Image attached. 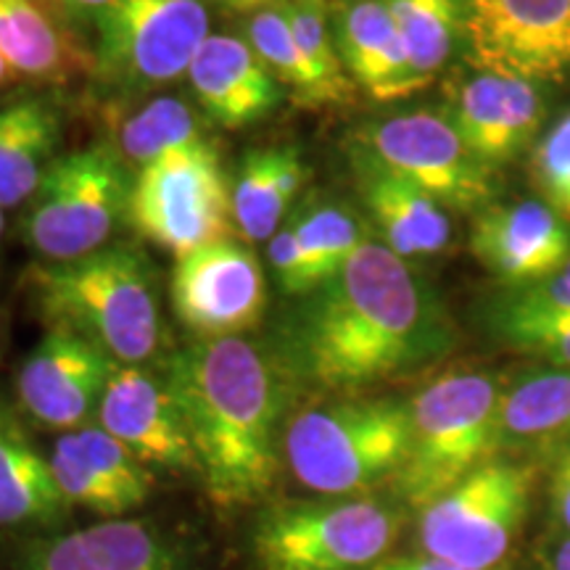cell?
Wrapping results in <instances>:
<instances>
[{
  "label": "cell",
  "instance_id": "cell-43",
  "mask_svg": "<svg viewBox=\"0 0 570 570\" xmlns=\"http://www.w3.org/2000/svg\"><path fill=\"white\" fill-rule=\"evenodd\" d=\"M3 227H6V223H3V209H0V238H3Z\"/></svg>",
  "mask_w": 570,
  "mask_h": 570
},
{
  "label": "cell",
  "instance_id": "cell-1",
  "mask_svg": "<svg viewBox=\"0 0 570 570\" xmlns=\"http://www.w3.org/2000/svg\"><path fill=\"white\" fill-rule=\"evenodd\" d=\"M454 346L458 325L436 285L370 238L336 275L291 298L267 354L288 394H356L436 365Z\"/></svg>",
  "mask_w": 570,
  "mask_h": 570
},
{
  "label": "cell",
  "instance_id": "cell-15",
  "mask_svg": "<svg viewBox=\"0 0 570 570\" xmlns=\"http://www.w3.org/2000/svg\"><path fill=\"white\" fill-rule=\"evenodd\" d=\"M117 365L92 341L63 327H48L19 370L21 407L46 428L80 431L90 415H98L106 383Z\"/></svg>",
  "mask_w": 570,
  "mask_h": 570
},
{
  "label": "cell",
  "instance_id": "cell-12",
  "mask_svg": "<svg viewBox=\"0 0 570 570\" xmlns=\"http://www.w3.org/2000/svg\"><path fill=\"white\" fill-rule=\"evenodd\" d=\"M460 17L470 69L570 82V0H460Z\"/></svg>",
  "mask_w": 570,
  "mask_h": 570
},
{
  "label": "cell",
  "instance_id": "cell-23",
  "mask_svg": "<svg viewBox=\"0 0 570 570\" xmlns=\"http://www.w3.org/2000/svg\"><path fill=\"white\" fill-rule=\"evenodd\" d=\"M306 164L296 146L252 148L233 177V225L246 244H267L302 202Z\"/></svg>",
  "mask_w": 570,
  "mask_h": 570
},
{
  "label": "cell",
  "instance_id": "cell-40",
  "mask_svg": "<svg viewBox=\"0 0 570 570\" xmlns=\"http://www.w3.org/2000/svg\"><path fill=\"white\" fill-rule=\"evenodd\" d=\"M206 6H217L223 11H233V13H256L267 6H273L275 0H204Z\"/></svg>",
  "mask_w": 570,
  "mask_h": 570
},
{
  "label": "cell",
  "instance_id": "cell-28",
  "mask_svg": "<svg viewBox=\"0 0 570 570\" xmlns=\"http://www.w3.org/2000/svg\"><path fill=\"white\" fill-rule=\"evenodd\" d=\"M246 40L267 63L275 80L283 85L285 96L291 101L304 106V109H333V106H346L344 98L323 80L315 63L306 59L302 48L291 32L277 0L267 9L256 11L246 21Z\"/></svg>",
  "mask_w": 570,
  "mask_h": 570
},
{
  "label": "cell",
  "instance_id": "cell-42",
  "mask_svg": "<svg viewBox=\"0 0 570 570\" xmlns=\"http://www.w3.org/2000/svg\"><path fill=\"white\" fill-rule=\"evenodd\" d=\"M13 80H19L17 71H13V69H11V63L6 61L3 56H0V88H6V85L13 82Z\"/></svg>",
  "mask_w": 570,
  "mask_h": 570
},
{
  "label": "cell",
  "instance_id": "cell-3",
  "mask_svg": "<svg viewBox=\"0 0 570 570\" xmlns=\"http://www.w3.org/2000/svg\"><path fill=\"white\" fill-rule=\"evenodd\" d=\"M24 291L48 327L92 341L119 365H142L161 344L159 277L146 252L132 244L32 265Z\"/></svg>",
  "mask_w": 570,
  "mask_h": 570
},
{
  "label": "cell",
  "instance_id": "cell-36",
  "mask_svg": "<svg viewBox=\"0 0 570 570\" xmlns=\"http://www.w3.org/2000/svg\"><path fill=\"white\" fill-rule=\"evenodd\" d=\"M494 341L499 346L512 348V352L533 356L541 365L570 367V317L512 327Z\"/></svg>",
  "mask_w": 570,
  "mask_h": 570
},
{
  "label": "cell",
  "instance_id": "cell-41",
  "mask_svg": "<svg viewBox=\"0 0 570 570\" xmlns=\"http://www.w3.org/2000/svg\"><path fill=\"white\" fill-rule=\"evenodd\" d=\"M547 570H570V537H558L547 554Z\"/></svg>",
  "mask_w": 570,
  "mask_h": 570
},
{
  "label": "cell",
  "instance_id": "cell-5",
  "mask_svg": "<svg viewBox=\"0 0 570 570\" xmlns=\"http://www.w3.org/2000/svg\"><path fill=\"white\" fill-rule=\"evenodd\" d=\"M410 452V402L341 399L309 407L283 431L296 481L323 497H356L394 481Z\"/></svg>",
  "mask_w": 570,
  "mask_h": 570
},
{
  "label": "cell",
  "instance_id": "cell-7",
  "mask_svg": "<svg viewBox=\"0 0 570 570\" xmlns=\"http://www.w3.org/2000/svg\"><path fill=\"white\" fill-rule=\"evenodd\" d=\"M132 180L114 142L61 154L21 217V238L46 262L80 259L109 246L130 206Z\"/></svg>",
  "mask_w": 570,
  "mask_h": 570
},
{
  "label": "cell",
  "instance_id": "cell-6",
  "mask_svg": "<svg viewBox=\"0 0 570 570\" xmlns=\"http://www.w3.org/2000/svg\"><path fill=\"white\" fill-rule=\"evenodd\" d=\"M402 515L373 497L285 502L256 518L252 547L262 570H367L389 558Z\"/></svg>",
  "mask_w": 570,
  "mask_h": 570
},
{
  "label": "cell",
  "instance_id": "cell-38",
  "mask_svg": "<svg viewBox=\"0 0 570 570\" xmlns=\"http://www.w3.org/2000/svg\"><path fill=\"white\" fill-rule=\"evenodd\" d=\"M71 30H92L96 19L109 9L114 0H46Z\"/></svg>",
  "mask_w": 570,
  "mask_h": 570
},
{
  "label": "cell",
  "instance_id": "cell-20",
  "mask_svg": "<svg viewBox=\"0 0 570 570\" xmlns=\"http://www.w3.org/2000/svg\"><path fill=\"white\" fill-rule=\"evenodd\" d=\"M333 38L346 75L373 101L389 104L420 92L386 0H338Z\"/></svg>",
  "mask_w": 570,
  "mask_h": 570
},
{
  "label": "cell",
  "instance_id": "cell-21",
  "mask_svg": "<svg viewBox=\"0 0 570 570\" xmlns=\"http://www.w3.org/2000/svg\"><path fill=\"white\" fill-rule=\"evenodd\" d=\"M24 570H190L173 539L142 520L114 518L35 547Z\"/></svg>",
  "mask_w": 570,
  "mask_h": 570
},
{
  "label": "cell",
  "instance_id": "cell-14",
  "mask_svg": "<svg viewBox=\"0 0 570 570\" xmlns=\"http://www.w3.org/2000/svg\"><path fill=\"white\" fill-rule=\"evenodd\" d=\"M444 114L473 159L497 173L537 146L547 104L541 85L473 69L449 80Z\"/></svg>",
  "mask_w": 570,
  "mask_h": 570
},
{
  "label": "cell",
  "instance_id": "cell-4",
  "mask_svg": "<svg viewBox=\"0 0 570 570\" xmlns=\"http://www.w3.org/2000/svg\"><path fill=\"white\" fill-rule=\"evenodd\" d=\"M504 383L489 370H458L410 399V452L394 479L407 508L423 512L497 460Z\"/></svg>",
  "mask_w": 570,
  "mask_h": 570
},
{
  "label": "cell",
  "instance_id": "cell-29",
  "mask_svg": "<svg viewBox=\"0 0 570 570\" xmlns=\"http://www.w3.org/2000/svg\"><path fill=\"white\" fill-rule=\"evenodd\" d=\"M386 6L423 90L460 48V0H386Z\"/></svg>",
  "mask_w": 570,
  "mask_h": 570
},
{
  "label": "cell",
  "instance_id": "cell-8",
  "mask_svg": "<svg viewBox=\"0 0 570 570\" xmlns=\"http://www.w3.org/2000/svg\"><path fill=\"white\" fill-rule=\"evenodd\" d=\"M204 0H114L92 24L90 77L119 98H138L188 75L209 38Z\"/></svg>",
  "mask_w": 570,
  "mask_h": 570
},
{
  "label": "cell",
  "instance_id": "cell-33",
  "mask_svg": "<svg viewBox=\"0 0 570 570\" xmlns=\"http://www.w3.org/2000/svg\"><path fill=\"white\" fill-rule=\"evenodd\" d=\"M77 444H80L82 454L98 473L104 475V481L109 483V489L117 494L122 502L125 512H132L142 508L151 497L154 489V475L142 462L125 444H119L109 431H104L101 425H85L80 431H75Z\"/></svg>",
  "mask_w": 570,
  "mask_h": 570
},
{
  "label": "cell",
  "instance_id": "cell-11",
  "mask_svg": "<svg viewBox=\"0 0 570 570\" xmlns=\"http://www.w3.org/2000/svg\"><path fill=\"white\" fill-rule=\"evenodd\" d=\"M352 140L446 212L479 214L497 202L494 173L473 159L444 111L394 114L360 127Z\"/></svg>",
  "mask_w": 570,
  "mask_h": 570
},
{
  "label": "cell",
  "instance_id": "cell-19",
  "mask_svg": "<svg viewBox=\"0 0 570 570\" xmlns=\"http://www.w3.org/2000/svg\"><path fill=\"white\" fill-rule=\"evenodd\" d=\"M185 80L202 111L225 130L262 122L285 98L283 85L252 42L235 35H209L190 61Z\"/></svg>",
  "mask_w": 570,
  "mask_h": 570
},
{
  "label": "cell",
  "instance_id": "cell-26",
  "mask_svg": "<svg viewBox=\"0 0 570 570\" xmlns=\"http://www.w3.org/2000/svg\"><path fill=\"white\" fill-rule=\"evenodd\" d=\"M302 252V294L336 275L365 240L373 238L365 219L336 198L309 194L291 209ZM296 296V298H298Z\"/></svg>",
  "mask_w": 570,
  "mask_h": 570
},
{
  "label": "cell",
  "instance_id": "cell-27",
  "mask_svg": "<svg viewBox=\"0 0 570 570\" xmlns=\"http://www.w3.org/2000/svg\"><path fill=\"white\" fill-rule=\"evenodd\" d=\"M69 508L51 462L17 433L0 431V525L48 523Z\"/></svg>",
  "mask_w": 570,
  "mask_h": 570
},
{
  "label": "cell",
  "instance_id": "cell-9",
  "mask_svg": "<svg viewBox=\"0 0 570 570\" xmlns=\"http://www.w3.org/2000/svg\"><path fill=\"white\" fill-rule=\"evenodd\" d=\"M127 217L142 238L177 259L230 235L233 180L212 140L138 169Z\"/></svg>",
  "mask_w": 570,
  "mask_h": 570
},
{
  "label": "cell",
  "instance_id": "cell-35",
  "mask_svg": "<svg viewBox=\"0 0 570 570\" xmlns=\"http://www.w3.org/2000/svg\"><path fill=\"white\" fill-rule=\"evenodd\" d=\"M531 175L541 198L570 223V111L537 140Z\"/></svg>",
  "mask_w": 570,
  "mask_h": 570
},
{
  "label": "cell",
  "instance_id": "cell-34",
  "mask_svg": "<svg viewBox=\"0 0 570 570\" xmlns=\"http://www.w3.org/2000/svg\"><path fill=\"white\" fill-rule=\"evenodd\" d=\"M48 462H51L56 481H59L69 504H77V508H85L109 520L127 515L122 502H119L117 494L109 489V483L104 481V475L98 473L82 454V449L75 439V431L63 433V436L56 441Z\"/></svg>",
  "mask_w": 570,
  "mask_h": 570
},
{
  "label": "cell",
  "instance_id": "cell-30",
  "mask_svg": "<svg viewBox=\"0 0 570 570\" xmlns=\"http://www.w3.org/2000/svg\"><path fill=\"white\" fill-rule=\"evenodd\" d=\"M206 140L209 138L194 106L177 96H159L122 119L114 148L125 161L146 167L161 156Z\"/></svg>",
  "mask_w": 570,
  "mask_h": 570
},
{
  "label": "cell",
  "instance_id": "cell-2",
  "mask_svg": "<svg viewBox=\"0 0 570 570\" xmlns=\"http://www.w3.org/2000/svg\"><path fill=\"white\" fill-rule=\"evenodd\" d=\"M194 444L206 494L217 508L259 502L281 473L283 377L254 341H194L164 373Z\"/></svg>",
  "mask_w": 570,
  "mask_h": 570
},
{
  "label": "cell",
  "instance_id": "cell-18",
  "mask_svg": "<svg viewBox=\"0 0 570 570\" xmlns=\"http://www.w3.org/2000/svg\"><path fill=\"white\" fill-rule=\"evenodd\" d=\"M348 167L370 223L381 233L377 240L396 256L415 262L444 254L452 246V217L436 198L391 173L354 140L348 142Z\"/></svg>",
  "mask_w": 570,
  "mask_h": 570
},
{
  "label": "cell",
  "instance_id": "cell-31",
  "mask_svg": "<svg viewBox=\"0 0 570 570\" xmlns=\"http://www.w3.org/2000/svg\"><path fill=\"white\" fill-rule=\"evenodd\" d=\"M570 317V259L554 273L531 283L494 285L475 306V320L494 341L512 327H523L547 320Z\"/></svg>",
  "mask_w": 570,
  "mask_h": 570
},
{
  "label": "cell",
  "instance_id": "cell-22",
  "mask_svg": "<svg viewBox=\"0 0 570 570\" xmlns=\"http://www.w3.org/2000/svg\"><path fill=\"white\" fill-rule=\"evenodd\" d=\"M0 56L21 80L63 85L92 71V51L46 0H0Z\"/></svg>",
  "mask_w": 570,
  "mask_h": 570
},
{
  "label": "cell",
  "instance_id": "cell-39",
  "mask_svg": "<svg viewBox=\"0 0 570 570\" xmlns=\"http://www.w3.org/2000/svg\"><path fill=\"white\" fill-rule=\"evenodd\" d=\"M367 570H479V568H465L458 562H449L433 554L420 552V554H404V558H383ZM489 570H508V568H489Z\"/></svg>",
  "mask_w": 570,
  "mask_h": 570
},
{
  "label": "cell",
  "instance_id": "cell-37",
  "mask_svg": "<svg viewBox=\"0 0 570 570\" xmlns=\"http://www.w3.org/2000/svg\"><path fill=\"white\" fill-rule=\"evenodd\" d=\"M550 473V508L562 537H570V444L552 454Z\"/></svg>",
  "mask_w": 570,
  "mask_h": 570
},
{
  "label": "cell",
  "instance_id": "cell-32",
  "mask_svg": "<svg viewBox=\"0 0 570 570\" xmlns=\"http://www.w3.org/2000/svg\"><path fill=\"white\" fill-rule=\"evenodd\" d=\"M291 32L302 48L306 59L315 63L323 80L344 98L346 104L354 101L356 85L346 75L341 63L336 38H333V6L331 0H277Z\"/></svg>",
  "mask_w": 570,
  "mask_h": 570
},
{
  "label": "cell",
  "instance_id": "cell-16",
  "mask_svg": "<svg viewBox=\"0 0 570 570\" xmlns=\"http://www.w3.org/2000/svg\"><path fill=\"white\" fill-rule=\"evenodd\" d=\"M98 425L146 468L198 470L183 412L167 381L142 365H117L98 404Z\"/></svg>",
  "mask_w": 570,
  "mask_h": 570
},
{
  "label": "cell",
  "instance_id": "cell-13",
  "mask_svg": "<svg viewBox=\"0 0 570 570\" xmlns=\"http://www.w3.org/2000/svg\"><path fill=\"white\" fill-rule=\"evenodd\" d=\"M169 298L196 341L235 338L265 320L267 275L252 244L225 235L175 262Z\"/></svg>",
  "mask_w": 570,
  "mask_h": 570
},
{
  "label": "cell",
  "instance_id": "cell-17",
  "mask_svg": "<svg viewBox=\"0 0 570 570\" xmlns=\"http://www.w3.org/2000/svg\"><path fill=\"white\" fill-rule=\"evenodd\" d=\"M470 254L499 285L539 281L570 259V223L544 198L494 202L473 214Z\"/></svg>",
  "mask_w": 570,
  "mask_h": 570
},
{
  "label": "cell",
  "instance_id": "cell-10",
  "mask_svg": "<svg viewBox=\"0 0 570 570\" xmlns=\"http://www.w3.org/2000/svg\"><path fill=\"white\" fill-rule=\"evenodd\" d=\"M533 468L491 460L420 512L423 552L465 568H502L531 508Z\"/></svg>",
  "mask_w": 570,
  "mask_h": 570
},
{
  "label": "cell",
  "instance_id": "cell-24",
  "mask_svg": "<svg viewBox=\"0 0 570 570\" xmlns=\"http://www.w3.org/2000/svg\"><path fill=\"white\" fill-rule=\"evenodd\" d=\"M570 444V367L537 365L504 383L499 452H558Z\"/></svg>",
  "mask_w": 570,
  "mask_h": 570
},
{
  "label": "cell",
  "instance_id": "cell-25",
  "mask_svg": "<svg viewBox=\"0 0 570 570\" xmlns=\"http://www.w3.org/2000/svg\"><path fill=\"white\" fill-rule=\"evenodd\" d=\"M61 114L46 98L0 106V209L27 204L59 159Z\"/></svg>",
  "mask_w": 570,
  "mask_h": 570
}]
</instances>
